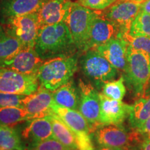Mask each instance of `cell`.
<instances>
[{
	"mask_svg": "<svg viewBox=\"0 0 150 150\" xmlns=\"http://www.w3.org/2000/svg\"><path fill=\"white\" fill-rule=\"evenodd\" d=\"M3 24L20 41L23 48H34L40 29L36 13L15 17Z\"/></svg>",
	"mask_w": 150,
	"mask_h": 150,
	"instance_id": "cell-9",
	"label": "cell"
},
{
	"mask_svg": "<svg viewBox=\"0 0 150 150\" xmlns=\"http://www.w3.org/2000/svg\"><path fill=\"white\" fill-rule=\"evenodd\" d=\"M79 104L78 110L91 125L92 133L99 127L100 99L99 93L91 83L79 79L78 83Z\"/></svg>",
	"mask_w": 150,
	"mask_h": 150,
	"instance_id": "cell-10",
	"label": "cell"
},
{
	"mask_svg": "<svg viewBox=\"0 0 150 150\" xmlns=\"http://www.w3.org/2000/svg\"><path fill=\"white\" fill-rule=\"evenodd\" d=\"M47 117L51 121L54 138L70 149L78 150L76 136L70 127L52 112Z\"/></svg>",
	"mask_w": 150,
	"mask_h": 150,
	"instance_id": "cell-22",
	"label": "cell"
},
{
	"mask_svg": "<svg viewBox=\"0 0 150 150\" xmlns=\"http://www.w3.org/2000/svg\"><path fill=\"white\" fill-rule=\"evenodd\" d=\"M140 11L150 14V0H145V1L141 3Z\"/></svg>",
	"mask_w": 150,
	"mask_h": 150,
	"instance_id": "cell-34",
	"label": "cell"
},
{
	"mask_svg": "<svg viewBox=\"0 0 150 150\" xmlns=\"http://www.w3.org/2000/svg\"><path fill=\"white\" fill-rule=\"evenodd\" d=\"M27 150H71L54 137L35 144Z\"/></svg>",
	"mask_w": 150,
	"mask_h": 150,
	"instance_id": "cell-30",
	"label": "cell"
},
{
	"mask_svg": "<svg viewBox=\"0 0 150 150\" xmlns=\"http://www.w3.org/2000/svg\"><path fill=\"white\" fill-rule=\"evenodd\" d=\"M21 136L25 141L29 142V147L52 138L54 136L51 121L47 116L31 120L22 131Z\"/></svg>",
	"mask_w": 150,
	"mask_h": 150,
	"instance_id": "cell-19",
	"label": "cell"
},
{
	"mask_svg": "<svg viewBox=\"0 0 150 150\" xmlns=\"http://www.w3.org/2000/svg\"><path fill=\"white\" fill-rule=\"evenodd\" d=\"M117 0H79L78 2L83 6L95 11H104L108 8Z\"/></svg>",
	"mask_w": 150,
	"mask_h": 150,
	"instance_id": "cell-31",
	"label": "cell"
},
{
	"mask_svg": "<svg viewBox=\"0 0 150 150\" xmlns=\"http://www.w3.org/2000/svg\"><path fill=\"white\" fill-rule=\"evenodd\" d=\"M79 66L84 76L97 86L114 80L119 73L117 69L94 49L83 52L79 60Z\"/></svg>",
	"mask_w": 150,
	"mask_h": 150,
	"instance_id": "cell-5",
	"label": "cell"
},
{
	"mask_svg": "<svg viewBox=\"0 0 150 150\" xmlns=\"http://www.w3.org/2000/svg\"><path fill=\"white\" fill-rule=\"evenodd\" d=\"M125 81L136 95H143L150 79V56L128 45Z\"/></svg>",
	"mask_w": 150,
	"mask_h": 150,
	"instance_id": "cell-3",
	"label": "cell"
},
{
	"mask_svg": "<svg viewBox=\"0 0 150 150\" xmlns=\"http://www.w3.org/2000/svg\"><path fill=\"white\" fill-rule=\"evenodd\" d=\"M52 112L64 122L74 133L78 150H95L91 135V125L79 110L61 107L54 103Z\"/></svg>",
	"mask_w": 150,
	"mask_h": 150,
	"instance_id": "cell-6",
	"label": "cell"
},
{
	"mask_svg": "<svg viewBox=\"0 0 150 150\" xmlns=\"http://www.w3.org/2000/svg\"><path fill=\"white\" fill-rule=\"evenodd\" d=\"M119 33L117 28L100 14L93 20L90 29L89 36L84 52L95 49L110 39L117 38Z\"/></svg>",
	"mask_w": 150,
	"mask_h": 150,
	"instance_id": "cell-14",
	"label": "cell"
},
{
	"mask_svg": "<svg viewBox=\"0 0 150 150\" xmlns=\"http://www.w3.org/2000/svg\"><path fill=\"white\" fill-rule=\"evenodd\" d=\"M79 68L77 54L45 61L37 73L40 86L54 92L68 82Z\"/></svg>",
	"mask_w": 150,
	"mask_h": 150,
	"instance_id": "cell-2",
	"label": "cell"
},
{
	"mask_svg": "<svg viewBox=\"0 0 150 150\" xmlns=\"http://www.w3.org/2000/svg\"><path fill=\"white\" fill-rule=\"evenodd\" d=\"M128 1H134V2L141 4V3L143 2V1H145V0H128Z\"/></svg>",
	"mask_w": 150,
	"mask_h": 150,
	"instance_id": "cell-38",
	"label": "cell"
},
{
	"mask_svg": "<svg viewBox=\"0 0 150 150\" xmlns=\"http://www.w3.org/2000/svg\"><path fill=\"white\" fill-rule=\"evenodd\" d=\"M125 82L123 75L117 80L114 79L105 82L101 86L102 93L108 98L122 101L126 94Z\"/></svg>",
	"mask_w": 150,
	"mask_h": 150,
	"instance_id": "cell-26",
	"label": "cell"
},
{
	"mask_svg": "<svg viewBox=\"0 0 150 150\" xmlns=\"http://www.w3.org/2000/svg\"><path fill=\"white\" fill-rule=\"evenodd\" d=\"M143 95V97H150V79L148 82L147 86H146L145 91H144Z\"/></svg>",
	"mask_w": 150,
	"mask_h": 150,
	"instance_id": "cell-35",
	"label": "cell"
},
{
	"mask_svg": "<svg viewBox=\"0 0 150 150\" xmlns=\"http://www.w3.org/2000/svg\"><path fill=\"white\" fill-rule=\"evenodd\" d=\"M118 150H139V149H138V147H136V146H129V147L122 148V149Z\"/></svg>",
	"mask_w": 150,
	"mask_h": 150,
	"instance_id": "cell-36",
	"label": "cell"
},
{
	"mask_svg": "<svg viewBox=\"0 0 150 150\" xmlns=\"http://www.w3.org/2000/svg\"><path fill=\"white\" fill-rule=\"evenodd\" d=\"M97 150H118V149H113V148L106 147H101V146H99V147L97 148Z\"/></svg>",
	"mask_w": 150,
	"mask_h": 150,
	"instance_id": "cell-37",
	"label": "cell"
},
{
	"mask_svg": "<svg viewBox=\"0 0 150 150\" xmlns=\"http://www.w3.org/2000/svg\"><path fill=\"white\" fill-rule=\"evenodd\" d=\"M128 45L123 39L113 38L94 49L99 52L112 66L124 72L126 70Z\"/></svg>",
	"mask_w": 150,
	"mask_h": 150,
	"instance_id": "cell-17",
	"label": "cell"
},
{
	"mask_svg": "<svg viewBox=\"0 0 150 150\" xmlns=\"http://www.w3.org/2000/svg\"><path fill=\"white\" fill-rule=\"evenodd\" d=\"M53 93L54 102L61 107L78 109L79 104V92L78 86L70 79Z\"/></svg>",
	"mask_w": 150,
	"mask_h": 150,
	"instance_id": "cell-20",
	"label": "cell"
},
{
	"mask_svg": "<svg viewBox=\"0 0 150 150\" xmlns=\"http://www.w3.org/2000/svg\"><path fill=\"white\" fill-rule=\"evenodd\" d=\"M42 0H0V22L15 17L36 13Z\"/></svg>",
	"mask_w": 150,
	"mask_h": 150,
	"instance_id": "cell-18",
	"label": "cell"
},
{
	"mask_svg": "<svg viewBox=\"0 0 150 150\" xmlns=\"http://www.w3.org/2000/svg\"><path fill=\"white\" fill-rule=\"evenodd\" d=\"M138 147L139 150H150V137L146 136Z\"/></svg>",
	"mask_w": 150,
	"mask_h": 150,
	"instance_id": "cell-33",
	"label": "cell"
},
{
	"mask_svg": "<svg viewBox=\"0 0 150 150\" xmlns=\"http://www.w3.org/2000/svg\"><path fill=\"white\" fill-rule=\"evenodd\" d=\"M129 34L150 38V14L140 11L131 24Z\"/></svg>",
	"mask_w": 150,
	"mask_h": 150,
	"instance_id": "cell-27",
	"label": "cell"
},
{
	"mask_svg": "<svg viewBox=\"0 0 150 150\" xmlns=\"http://www.w3.org/2000/svg\"><path fill=\"white\" fill-rule=\"evenodd\" d=\"M25 97L26 95L0 92V108L11 106L23 108V100Z\"/></svg>",
	"mask_w": 150,
	"mask_h": 150,
	"instance_id": "cell-29",
	"label": "cell"
},
{
	"mask_svg": "<svg viewBox=\"0 0 150 150\" xmlns=\"http://www.w3.org/2000/svg\"><path fill=\"white\" fill-rule=\"evenodd\" d=\"M125 40L129 46L136 50L143 52L150 56V38L145 36H135L129 33H125L117 37Z\"/></svg>",
	"mask_w": 150,
	"mask_h": 150,
	"instance_id": "cell-28",
	"label": "cell"
},
{
	"mask_svg": "<svg viewBox=\"0 0 150 150\" xmlns=\"http://www.w3.org/2000/svg\"><path fill=\"white\" fill-rule=\"evenodd\" d=\"M95 141L101 147L120 149L134 146L131 133L122 125H102L93 131Z\"/></svg>",
	"mask_w": 150,
	"mask_h": 150,
	"instance_id": "cell-11",
	"label": "cell"
},
{
	"mask_svg": "<svg viewBox=\"0 0 150 150\" xmlns=\"http://www.w3.org/2000/svg\"><path fill=\"white\" fill-rule=\"evenodd\" d=\"M4 150H8V149H4Z\"/></svg>",
	"mask_w": 150,
	"mask_h": 150,
	"instance_id": "cell-39",
	"label": "cell"
},
{
	"mask_svg": "<svg viewBox=\"0 0 150 150\" xmlns=\"http://www.w3.org/2000/svg\"><path fill=\"white\" fill-rule=\"evenodd\" d=\"M40 87L36 75L22 74L7 67H0V92L29 95Z\"/></svg>",
	"mask_w": 150,
	"mask_h": 150,
	"instance_id": "cell-7",
	"label": "cell"
},
{
	"mask_svg": "<svg viewBox=\"0 0 150 150\" xmlns=\"http://www.w3.org/2000/svg\"><path fill=\"white\" fill-rule=\"evenodd\" d=\"M147 137H150V136H147Z\"/></svg>",
	"mask_w": 150,
	"mask_h": 150,
	"instance_id": "cell-40",
	"label": "cell"
},
{
	"mask_svg": "<svg viewBox=\"0 0 150 150\" xmlns=\"http://www.w3.org/2000/svg\"><path fill=\"white\" fill-rule=\"evenodd\" d=\"M100 113L99 127L107 125H122L131 110V105L106 97L99 93Z\"/></svg>",
	"mask_w": 150,
	"mask_h": 150,
	"instance_id": "cell-12",
	"label": "cell"
},
{
	"mask_svg": "<svg viewBox=\"0 0 150 150\" xmlns=\"http://www.w3.org/2000/svg\"><path fill=\"white\" fill-rule=\"evenodd\" d=\"M141 4L128 1L117 0L113 4L101 12V16L111 22L117 28V37L129 33L132 22L140 11Z\"/></svg>",
	"mask_w": 150,
	"mask_h": 150,
	"instance_id": "cell-8",
	"label": "cell"
},
{
	"mask_svg": "<svg viewBox=\"0 0 150 150\" xmlns=\"http://www.w3.org/2000/svg\"><path fill=\"white\" fill-rule=\"evenodd\" d=\"M70 0H42L36 12L40 27L64 22Z\"/></svg>",
	"mask_w": 150,
	"mask_h": 150,
	"instance_id": "cell-13",
	"label": "cell"
},
{
	"mask_svg": "<svg viewBox=\"0 0 150 150\" xmlns=\"http://www.w3.org/2000/svg\"><path fill=\"white\" fill-rule=\"evenodd\" d=\"M34 50L44 61L56 57L75 55L79 51L64 22L40 27Z\"/></svg>",
	"mask_w": 150,
	"mask_h": 150,
	"instance_id": "cell-1",
	"label": "cell"
},
{
	"mask_svg": "<svg viewBox=\"0 0 150 150\" xmlns=\"http://www.w3.org/2000/svg\"><path fill=\"white\" fill-rule=\"evenodd\" d=\"M54 103L53 93L40 86L36 92L26 95L23 100V108L33 120L46 117L52 113Z\"/></svg>",
	"mask_w": 150,
	"mask_h": 150,
	"instance_id": "cell-15",
	"label": "cell"
},
{
	"mask_svg": "<svg viewBox=\"0 0 150 150\" xmlns=\"http://www.w3.org/2000/svg\"><path fill=\"white\" fill-rule=\"evenodd\" d=\"M23 49L22 44L0 22V67Z\"/></svg>",
	"mask_w": 150,
	"mask_h": 150,
	"instance_id": "cell-21",
	"label": "cell"
},
{
	"mask_svg": "<svg viewBox=\"0 0 150 150\" xmlns=\"http://www.w3.org/2000/svg\"><path fill=\"white\" fill-rule=\"evenodd\" d=\"M32 117L24 108L4 107L0 108V123L13 126L24 121H30Z\"/></svg>",
	"mask_w": 150,
	"mask_h": 150,
	"instance_id": "cell-25",
	"label": "cell"
},
{
	"mask_svg": "<svg viewBox=\"0 0 150 150\" xmlns=\"http://www.w3.org/2000/svg\"><path fill=\"white\" fill-rule=\"evenodd\" d=\"M150 117V97H140L131 105L129 115L131 127L138 129Z\"/></svg>",
	"mask_w": 150,
	"mask_h": 150,
	"instance_id": "cell-24",
	"label": "cell"
},
{
	"mask_svg": "<svg viewBox=\"0 0 150 150\" xmlns=\"http://www.w3.org/2000/svg\"><path fill=\"white\" fill-rule=\"evenodd\" d=\"M0 149L27 150L21 135L13 126L0 123Z\"/></svg>",
	"mask_w": 150,
	"mask_h": 150,
	"instance_id": "cell-23",
	"label": "cell"
},
{
	"mask_svg": "<svg viewBox=\"0 0 150 150\" xmlns=\"http://www.w3.org/2000/svg\"><path fill=\"white\" fill-rule=\"evenodd\" d=\"M101 11L83 6L79 2H71L64 22L70 30L73 41L79 51L83 52L88 39L93 20Z\"/></svg>",
	"mask_w": 150,
	"mask_h": 150,
	"instance_id": "cell-4",
	"label": "cell"
},
{
	"mask_svg": "<svg viewBox=\"0 0 150 150\" xmlns=\"http://www.w3.org/2000/svg\"><path fill=\"white\" fill-rule=\"evenodd\" d=\"M137 130L145 136H150V117Z\"/></svg>",
	"mask_w": 150,
	"mask_h": 150,
	"instance_id": "cell-32",
	"label": "cell"
},
{
	"mask_svg": "<svg viewBox=\"0 0 150 150\" xmlns=\"http://www.w3.org/2000/svg\"><path fill=\"white\" fill-rule=\"evenodd\" d=\"M0 150H1V149H0Z\"/></svg>",
	"mask_w": 150,
	"mask_h": 150,
	"instance_id": "cell-41",
	"label": "cell"
},
{
	"mask_svg": "<svg viewBox=\"0 0 150 150\" xmlns=\"http://www.w3.org/2000/svg\"><path fill=\"white\" fill-rule=\"evenodd\" d=\"M44 61L34 48H23L13 59L6 62L2 67L12 69L22 74L36 75Z\"/></svg>",
	"mask_w": 150,
	"mask_h": 150,
	"instance_id": "cell-16",
	"label": "cell"
}]
</instances>
